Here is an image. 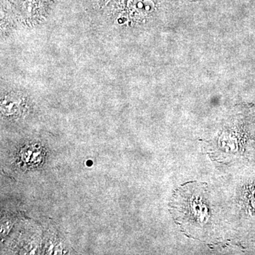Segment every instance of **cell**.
<instances>
[{"label": "cell", "mask_w": 255, "mask_h": 255, "mask_svg": "<svg viewBox=\"0 0 255 255\" xmlns=\"http://www.w3.org/2000/svg\"><path fill=\"white\" fill-rule=\"evenodd\" d=\"M198 185L191 184L184 189L176 191L173 200L172 209L174 211V217L178 218L180 223H196L199 226L206 224L209 221V206L203 202L204 191H201L196 202H194L197 194Z\"/></svg>", "instance_id": "cell-1"}]
</instances>
